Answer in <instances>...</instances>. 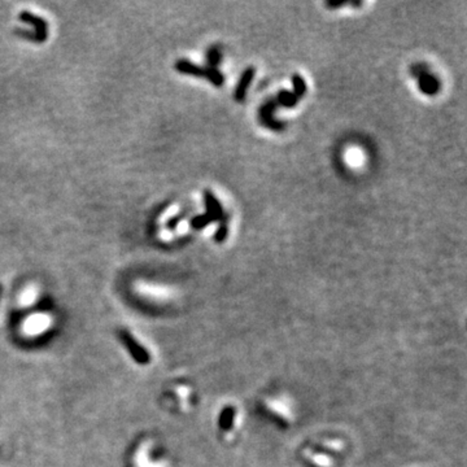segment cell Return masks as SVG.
I'll list each match as a JSON object with an SVG mask.
<instances>
[{
  "mask_svg": "<svg viewBox=\"0 0 467 467\" xmlns=\"http://www.w3.org/2000/svg\"><path fill=\"white\" fill-rule=\"evenodd\" d=\"M117 335L120 342L122 343L123 347L127 349V352L130 353V356H132L133 360H134L135 362L139 363V365H143V366L150 363L151 356L150 353H148V350L135 339L130 331L126 330V328H120Z\"/></svg>",
  "mask_w": 467,
  "mask_h": 467,
  "instance_id": "obj_1",
  "label": "cell"
},
{
  "mask_svg": "<svg viewBox=\"0 0 467 467\" xmlns=\"http://www.w3.org/2000/svg\"><path fill=\"white\" fill-rule=\"evenodd\" d=\"M20 20L33 26L34 39H36L38 42L46 41L47 35H48V28H47V22L43 18L28 11H24L20 13Z\"/></svg>",
  "mask_w": 467,
  "mask_h": 467,
  "instance_id": "obj_2",
  "label": "cell"
},
{
  "mask_svg": "<svg viewBox=\"0 0 467 467\" xmlns=\"http://www.w3.org/2000/svg\"><path fill=\"white\" fill-rule=\"evenodd\" d=\"M204 204L205 209H207L205 213L213 219V222H221L225 218L223 208H222L221 202L217 199L216 195L212 191H209V190H207L204 192Z\"/></svg>",
  "mask_w": 467,
  "mask_h": 467,
  "instance_id": "obj_3",
  "label": "cell"
},
{
  "mask_svg": "<svg viewBox=\"0 0 467 467\" xmlns=\"http://www.w3.org/2000/svg\"><path fill=\"white\" fill-rule=\"evenodd\" d=\"M276 107H278L276 100H271L265 103L263 105V108H261V110H259V117H261V121H263L264 125L268 126L269 128L275 130V132H281V130L284 128V125L273 118V112L275 110Z\"/></svg>",
  "mask_w": 467,
  "mask_h": 467,
  "instance_id": "obj_4",
  "label": "cell"
},
{
  "mask_svg": "<svg viewBox=\"0 0 467 467\" xmlns=\"http://www.w3.org/2000/svg\"><path fill=\"white\" fill-rule=\"evenodd\" d=\"M254 74H256V69L253 66H249L247 68L246 70L241 73V77L239 78L238 85H236L235 91H234V96H235V100L238 101H243L246 99L247 91H248L249 86L252 85V81L254 78Z\"/></svg>",
  "mask_w": 467,
  "mask_h": 467,
  "instance_id": "obj_5",
  "label": "cell"
},
{
  "mask_svg": "<svg viewBox=\"0 0 467 467\" xmlns=\"http://www.w3.org/2000/svg\"><path fill=\"white\" fill-rule=\"evenodd\" d=\"M418 87L424 95H436L440 90V81L437 77L427 71L418 78Z\"/></svg>",
  "mask_w": 467,
  "mask_h": 467,
  "instance_id": "obj_6",
  "label": "cell"
},
{
  "mask_svg": "<svg viewBox=\"0 0 467 467\" xmlns=\"http://www.w3.org/2000/svg\"><path fill=\"white\" fill-rule=\"evenodd\" d=\"M175 69H177V70L182 74L205 78V68H202V66H200V65H196V64L192 63V61H190V60H184V59H180V60H178L177 63H175Z\"/></svg>",
  "mask_w": 467,
  "mask_h": 467,
  "instance_id": "obj_7",
  "label": "cell"
},
{
  "mask_svg": "<svg viewBox=\"0 0 467 467\" xmlns=\"http://www.w3.org/2000/svg\"><path fill=\"white\" fill-rule=\"evenodd\" d=\"M298 99L296 98V95L293 92L288 90H281L278 92V96H276V103L278 105H282V107L286 108H293L296 107V104H297Z\"/></svg>",
  "mask_w": 467,
  "mask_h": 467,
  "instance_id": "obj_8",
  "label": "cell"
},
{
  "mask_svg": "<svg viewBox=\"0 0 467 467\" xmlns=\"http://www.w3.org/2000/svg\"><path fill=\"white\" fill-rule=\"evenodd\" d=\"M205 80L209 81L216 87H221L225 82V78L221 71L217 68H212V66H207L205 68Z\"/></svg>",
  "mask_w": 467,
  "mask_h": 467,
  "instance_id": "obj_9",
  "label": "cell"
},
{
  "mask_svg": "<svg viewBox=\"0 0 467 467\" xmlns=\"http://www.w3.org/2000/svg\"><path fill=\"white\" fill-rule=\"evenodd\" d=\"M291 80H292L293 94L296 95V98H303L306 94V82L304 80V77L300 76V74H293Z\"/></svg>",
  "mask_w": 467,
  "mask_h": 467,
  "instance_id": "obj_10",
  "label": "cell"
},
{
  "mask_svg": "<svg viewBox=\"0 0 467 467\" xmlns=\"http://www.w3.org/2000/svg\"><path fill=\"white\" fill-rule=\"evenodd\" d=\"M227 235H229V226H227L226 218H223L219 222L218 227H217L216 232H214V240H216V243H223L226 240Z\"/></svg>",
  "mask_w": 467,
  "mask_h": 467,
  "instance_id": "obj_11",
  "label": "cell"
},
{
  "mask_svg": "<svg viewBox=\"0 0 467 467\" xmlns=\"http://www.w3.org/2000/svg\"><path fill=\"white\" fill-rule=\"evenodd\" d=\"M211 223H213V219H212L211 217L208 216L207 213L200 214V216L194 217V218L191 219V226L194 227V229H196V230L204 229V227L209 226Z\"/></svg>",
  "mask_w": 467,
  "mask_h": 467,
  "instance_id": "obj_12",
  "label": "cell"
},
{
  "mask_svg": "<svg viewBox=\"0 0 467 467\" xmlns=\"http://www.w3.org/2000/svg\"><path fill=\"white\" fill-rule=\"evenodd\" d=\"M219 60H221V55H219V52L217 49H211L209 53H208V61L211 63L212 68H216V65H218Z\"/></svg>",
  "mask_w": 467,
  "mask_h": 467,
  "instance_id": "obj_13",
  "label": "cell"
},
{
  "mask_svg": "<svg viewBox=\"0 0 467 467\" xmlns=\"http://www.w3.org/2000/svg\"><path fill=\"white\" fill-rule=\"evenodd\" d=\"M345 6H349V2H326V7L330 9H338Z\"/></svg>",
  "mask_w": 467,
  "mask_h": 467,
  "instance_id": "obj_14",
  "label": "cell"
},
{
  "mask_svg": "<svg viewBox=\"0 0 467 467\" xmlns=\"http://www.w3.org/2000/svg\"><path fill=\"white\" fill-rule=\"evenodd\" d=\"M412 71H413V76H414V77L417 76L419 78V77H421L422 74L427 73V68L424 65H415V66H413Z\"/></svg>",
  "mask_w": 467,
  "mask_h": 467,
  "instance_id": "obj_15",
  "label": "cell"
},
{
  "mask_svg": "<svg viewBox=\"0 0 467 467\" xmlns=\"http://www.w3.org/2000/svg\"><path fill=\"white\" fill-rule=\"evenodd\" d=\"M179 222H180V217H173V218L167 222V227H169L170 230H174L175 226H177Z\"/></svg>",
  "mask_w": 467,
  "mask_h": 467,
  "instance_id": "obj_16",
  "label": "cell"
},
{
  "mask_svg": "<svg viewBox=\"0 0 467 467\" xmlns=\"http://www.w3.org/2000/svg\"><path fill=\"white\" fill-rule=\"evenodd\" d=\"M349 6L361 7V6H362V2H349Z\"/></svg>",
  "mask_w": 467,
  "mask_h": 467,
  "instance_id": "obj_17",
  "label": "cell"
},
{
  "mask_svg": "<svg viewBox=\"0 0 467 467\" xmlns=\"http://www.w3.org/2000/svg\"><path fill=\"white\" fill-rule=\"evenodd\" d=\"M2 295H3V286L0 284V298H2Z\"/></svg>",
  "mask_w": 467,
  "mask_h": 467,
  "instance_id": "obj_18",
  "label": "cell"
}]
</instances>
